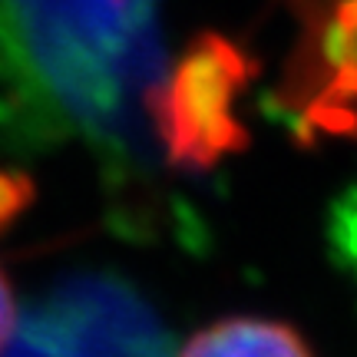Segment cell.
Returning <instances> with one entry per match:
<instances>
[{
	"instance_id": "6da1fadb",
	"label": "cell",
	"mask_w": 357,
	"mask_h": 357,
	"mask_svg": "<svg viewBox=\"0 0 357 357\" xmlns=\"http://www.w3.org/2000/svg\"><path fill=\"white\" fill-rule=\"evenodd\" d=\"M294 43L278 100L301 139L357 146V0H288Z\"/></svg>"
},
{
	"instance_id": "7a4b0ae2",
	"label": "cell",
	"mask_w": 357,
	"mask_h": 357,
	"mask_svg": "<svg viewBox=\"0 0 357 357\" xmlns=\"http://www.w3.org/2000/svg\"><path fill=\"white\" fill-rule=\"evenodd\" d=\"M252 63L222 37H202L182 56L159 96V129L169 155L182 166H212L242 142L235 100Z\"/></svg>"
},
{
	"instance_id": "3957f363",
	"label": "cell",
	"mask_w": 357,
	"mask_h": 357,
	"mask_svg": "<svg viewBox=\"0 0 357 357\" xmlns=\"http://www.w3.org/2000/svg\"><path fill=\"white\" fill-rule=\"evenodd\" d=\"M178 357H314V351L284 321L231 314L192 334Z\"/></svg>"
},
{
	"instance_id": "277c9868",
	"label": "cell",
	"mask_w": 357,
	"mask_h": 357,
	"mask_svg": "<svg viewBox=\"0 0 357 357\" xmlns=\"http://www.w3.org/2000/svg\"><path fill=\"white\" fill-rule=\"evenodd\" d=\"M13 334H17V298H13L10 281L0 268V354L10 347Z\"/></svg>"
}]
</instances>
